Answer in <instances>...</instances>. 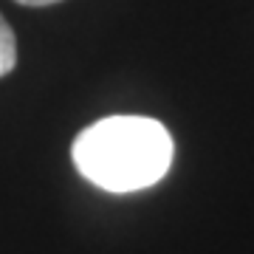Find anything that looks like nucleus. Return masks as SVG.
Here are the masks:
<instances>
[{"instance_id":"f03ea898","label":"nucleus","mask_w":254,"mask_h":254,"mask_svg":"<svg viewBox=\"0 0 254 254\" xmlns=\"http://www.w3.org/2000/svg\"><path fill=\"white\" fill-rule=\"evenodd\" d=\"M14 65H17V40L11 26L0 14V76H6Z\"/></svg>"},{"instance_id":"f257e3e1","label":"nucleus","mask_w":254,"mask_h":254,"mask_svg":"<svg viewBox=\"0 0 254 254\" xmlns=\"http://www.w3.org/2000/svg\"><path fill=\"white\" fill-rule=\"evenodd\" d=\"M170 130L147 116H108L73 138L71 158L85 181L105 192H138L158 184L173 164Z\"/></svg>"},{"instance_id":"7ed1b4c3","label":"nucleus","mask_w":254,"mask_h":254,"mask_svg":"<svg viewBox=\"0 0 254 254\" xmlns=\"http://www.w3.org/2000/svg\"><path fill=\"white\" fill-rule=\"evenodd\" d=\"M23 6H51V3H60V0H17Z\"/></svg>"}]
</instances>
